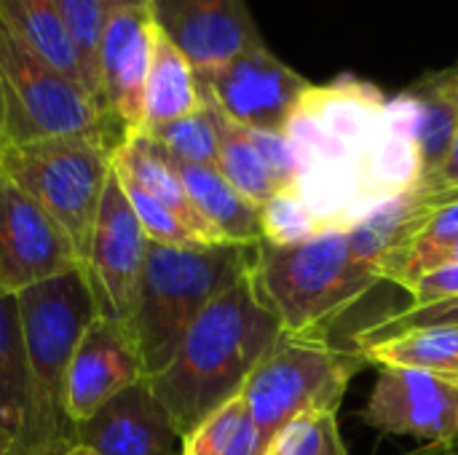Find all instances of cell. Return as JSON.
<instances>
[{"mask_svg": "<svg viewBox=\"0 0 458 455\" xmlns=\"http://www.w3.org/2000/svg\"><path fill=\"white\" fill-rule=\"evenodd\" d=\"M279 193H293L298 182V158L295 150L287 139V134H274V131H250Z\"/></svg>", "mask_w": 458, "mask_h": 455, "instance_id": "4dcf8cb0", "label": "cell"}, {"mask_svg": "<svg viewBox=\"0 0 458 455\" xmlns=\"http://www.w3.org/2000/svg\"><path fill=\"white\" fill-rule=\"evenodd\" d=\"M0 21L40 59L81 83L99 102L94 78L78 54L54 0H0Z\"/></svg>", "mask_w": 458, "mask_h": 455, "instance_id": "d6986e66", "label": "cell"}, {"mask_svg": "<svg viewBox=\"0 0 458 455\" xmlns=\"http://www.w3.org/2000/svg\"><path fill=\"white\" fill-rule=\"evenodd\" d=\"M177 172H180V180H182L196 212L207 220V225L217 233V239L223 244L255 247L263 239V233H260V206L247 201L217 172V166L177 164Z\"/></svg>", "mask_w": 458, "mask_h": 455, "instance_id": "ffe728a7", "label": "cell"}, {"mask_svg": "<svg viewBox=\"0 0 458 455\" xmlns=\"http://www.w3.org/2000/svg\"><path fill=\"white\" fill-rule=\"evenodd\" d=\"M201 107H204V97L199 88L196 70L180 54V48L156 27L153 56H150L148 80H145L142 131L185 118Z\"/></svg>", "mask_w": 458, "mask_h": 455, "instance_id": "7402d4cb", "label": "cell"}, {"mask_svg": "<svg viewBox=\"0 0 458 455\" xmlns=\"http://www.w3.org/2000/svg\"><path fill=\"white\" fill-rule=\"evenodd\" d=\"M30 416L27 357L16 295L0 292V455H24Z\"/></svg>", "mask_w": 458, "mask_h": 455, "instance_id": "44dd1931", "label": "cell"}, {"mask_svg": "<svg viewBox=\"0 0 458 455\" xmlns=\"http://www.w3.org/2000/svg\"><path fill=\"white\" fill-rule=\"evenodd\" d=\"M153 0H107L97 46L99 102L126 137L142 131L145 80L153 56Z\"/></svg>", "mask_w": 458, "mask_h": 455, "instance_id": "8fae6325", "label": "cell"}, {"mask_svg": "<svg viewBox=\"0 0 458 455\" xmlns=\"http://www.w3.org/2000/svg\"><path fill=\"white\" fill-rule=\"evenodd\" d=\"M357 351L368 365L416 370L458 386V327L411 330Z\"/></svg>", "mask_w": 458, "mask_h": 455, "instance_id": "603a6c76", "label": "cell"}, {"mask_svg": "<svg viewBox=\"0 0 458 455\" xmlns=\"http://www.w3.org/2000/svg\"><path fill=\"white\" fill-rule=\"evenodd\" d=\"M81 268V255L48 212L0 174V292L19 295Z\"/></svg>", "mask_w": 458, "mask_h": 455, "instance_id": "7c38bea8", "label": "cell"}, {"mask_svg": "<svg viewBox=\"0 0 458 455\" xmlns=\"http://www.w3.org/2000/svg\"><path fill=\"white\" fill-rule=\"evenodd\" d=\"M456 72H458V64H456Z\"/></svg>", "mask_w": 458, "mask_h": 455, "instance_id": "74e56055", "label": "cell"}, {"mask_svg": "<svg viewBox=\"0 0 458 455\" xmlns=\"http://www.w3.org/2000/svg\"><path fill=\"white\" fill-rule=\"evenodd\" d=\"M113 153L115 145L102 137H46L0 145V174L48 212L78 249L81 265L113 172Z\"/></svg>", "mask_w": 458, "mask_h": 455, "instance_id": "8992f818", "label": "cell"}, {"mask_svg": "<svg viewBox=\"0 0 458 455\" xmlns=\"http://www.w3.org/2000/svg\"><path fill=\"white\" fill-rule=\"evenodd\" d=\"M255 247H164L148 244L142 282L129 330L137 341L145 378L174 357L196 316L252 271Z\"/></svg>", "mask_w": 458, "mask_h": 455, "instance_id": "5b68a950", "label": "cell"}, {"mask_svg": "<svg viewBox=\"0 0 458 455\" xmlns=\"http://www.w3.org/2000/svg\"><path fill=\"white\" fill-rule=\"evenodd\" d=\"M118 180H121V188H123V193H126V198H129V204H131L145 236H148V241L164 244V247H209L191 228H185L182 220L166 204H161L156 196H150L140 185L123 180L121 174H118Z\"/></svg>", "mask_w": 458, "mask_h": 455, "instance_id": "83f0119b", "label": "cell"}, {"mask_svg": "<svg viewBox=\"0 0 458 455\" xmlns=\"http://www.w3.org/2000/svg\"><path fill=\"white\" fill-rule=\"evenodd\" d=\"M413 110V134L421 153L427 188L448 161L458 137V72L427 75L405 91Z\"/></svg>", "mask_w": 458, "mask_h": 455, "instance_id": "ac0fdd59", "label": "cell"}, {"mask_svg": "<svg viewBox=\"0 0 458 455\" xmlns=\"http://www.w3.org/2000/svg\"><path fill=\"white\" fill-rule=\"evenodd\" d=\"M437 455H458V434H456V440L448 445V448H443V451H435Z\"/></svg>", "mask_w": 458, "mask_h": 455, "instance_id": "d590c367", "label": "cell"}, {"mask_svg": "<svg viewBox=\"0 0 458 455\" xmlns=\"http://www.w3.org/2000/svg\"><path fill=\"white\" fill-rule=\"evenodd\" d=\"M252 282L263 306L287 335H325V327L384 282L346 231L298 244H255Z\"/></svg>", "mask_w": 458, "mask_h": 455, "instance_id": "277c9868", "label": "cell"}, {"mask_svg": "<svg viewBox=\"0 0 458 455\" xmlns=\"http://www.w3.org/2000/svg\"><path fill=\"white\" fill-rule=\"evenodd\" d=\"M16 306L30 389L24 455H64L78 445V426L67 416L70 359L97 316L83 265L19 292Z\"/></svg>", "mask_w": 458, "mask_h": 455, "instance_id": "3957f363", "label": "cell"}, {"mask_svg": "<svg viewBox=\"0 0 458 455\" xmlns=\"http://www.w3.org/2000/svg\"><path fill=\"white\" fill-rule=\"evenodd\" d=\"M260 233L268 244H298L319 236L322 228L295 193H279L260 206Z\"/></svg>", "mask_w": 458, "mask_h": 455, "instance_id": "f1b7e54d", "label": "cell"}, {"mask_svg": "<svg viewBox=\"0 0 458 455\" xmlns=\"http://www.w3.org/2000/svg\"><path fill=\"white\" fill-rule=\"evenodd\" d=\"M263 455H349L338 432V413L314 410L290 421Z\"/></svg>", "mask_w": 458, "mask_h": 455, "instance_id": "4316f807", "label": "cell"}, {"mask_svg": "<svg viewBox=\"0 0 458 455\" xmlns=\"http://www.w3.org/2000/svg\"><path fill=\"white\" fill-rule=\"evenodd\" d=\"M196 78L204 102L217 107L228 121L250 131L274 134L290 129L301 102L314 86L276 59L268 46L250 48Z\"/></svg>", "mask_w": 458, "mask_h": 455, "instance_id": "9c48e42d", "label": "cell"}, {"mask_svg": "<svg viewBox=\"0 0 458 455\" xmlns=\"http://www.w3.org/2000/svg\"><path fill=\"white\" fill-rule=\"evenodd\" d=\"M113 169L123 180L140 185L142 190L156 196L161 204H166L182 220V225L191 228L204 244H223L217 239V233L207 225V220L196 212V206L180 180L177 164L148 134L140 131V134L126 137L113 153Z\"/></svg>", "mask_w": 458, "mask_h": 455, "instance_id": "e0dca14e", "label": "cell"}, {"mask_svg": "<svg viewBox=\"0 0 458 455\" xmlns=\"http://www.w3.org/2000/svg\"><path fill=\"white\" fill-rule=\"evenodd\" d=\"M458 263V239L456 241H451L448 247H443V249H437V252H432V255H427L424 260H419L408 274H405V279L400 282V287L403 290H408L416 279H421L424 274H429V271H435V268H443V265H456Z\"/></svg>", "mask_w": 458, "mask_h": 455, "instance_id": "d6a6232c", "label": "cell"}, {"mask_svg": "<svg viewBox=\"0 0 458 455\" xmlns=\"http://www.w3.org/2000/svg\"><path fill=\"white\" fill-rule=\"evenodd\" d=\"M78 445L97 455H180L182 440L148 378L78 424Z\"/></svg>", "mask_w": 458, "mask_h": 455, "instance_id": "2e32d148", "label": "cell"}, {"mask_svg": "<svg viewBox=\"0 0 458 455\" xmlns=\"http://www.w3.org/2000/svg\"><path fill=\"white\" fill-rule=\"evenodd\" d=\"M5 126V97H3V78H0V134Z\"/></svg>", "mask_w": 458, "mask_h": 455, "instance_id": "e575fe53", "label": "cell"}, {"mask_svg": "<svg viewBox=\"0 0 458 455\" xmlns=\"http://www.w3.org/2000/svg\"><path fill=\"white\" fill-rule=\"evenodd\" d=\"M360 418L381 434L421 440L435 453L456 440L458 386L416 370L378 367Z\"/></svg>", "mask_w": 458, "mask_h": 455, "instance_id": "4fadbf2b", "label": "cell"}, {"mask_svg": "<svg viewBox=\"0 0 458 455\" xmlns=\"http://www.w3.org/2000/svg\"><path fill=\"white\" fill-rule=\"evenodd\" d=\"M148 134L158 147L169 153L177 164H193V166H217V150H220V134H217V118L212 105L204 102L201 110L169 121L164 126L142 131Z\"/></svg>", "mask_w": 458, "mask_h": 455, "instance_id": "484cf974", "label": "cell"}, {"mask_svg": "<svg viewBox=\"0 0 458 455\" xmlns=\"http://www.w3.org/2000/svg\"><path fill=\"white\" fill-rule=\"evenodd\" d=\"M443 188H458V137L456 142H454V150H451L448 161L443 164L437 177L424 190H443Z\"/></svg>", "mask_w": 458, "mask_h": 455, "instance_id": "836d02e7", "label": "cell"}, {"mask_svg": "<svg viewBox=\"0 0 458 455\" xmlns=\"http://www.w3.org/2000/svg\"><path fill=\"white\" fill-rule=\"evenodd\" d=\"M408 295L413 298V306L440 303V300L458 298V263L456 265H443V268H435V271L424 274L421 279H416L408 287Z\"/></svg>", "mask_w": 458, "mask_h": 455, "instance_id": "1f68e13d", "label": "cell"}, {"mask_svg": "<svg viewBox=\"0 0 458 455\" xmlns=\"http://www.w3.org/2000/svg\"><path fill=\"white\" fill-rule=\"evenodd\" d=\"M209 105V102H207ZM217 134H220V150H217V172L252 204L263 206L274 196H279V188L250 134V129L228 121L217 107Z\"/></svg>", "mask_w": 458, "mask_h": 455, "instance_id": "cb8c5ba5", "label": "cell"}, {"mask_svg": "<svg viewBox=\"0 0 458 455\" xmlns=\"http://www.w3.org/2000/svg\"><path fill=\"white\" fill-rule=\"evenodd\" d=\"M284 134L298 158L293 193L322 233L349 231L381 204L424 185L405 91L386 99L354 78L311 86Z\"/></svg>", "mask_w": 458, "mask_h": 455, "instance_id": "6da1fadb", "label": "cell"}, {"mask_svg": "<svg viewBox=\"0 0 458 455\" xmlns=\"http://www.w3.org/2000/svg\"><path fill=\"white\" fill-rule=\"evenodd\" d=\"M365 365L357 349H338L325 335L282 333L239 392L263 445L268 448L290 421L306 413H338L346 386Z\"/></svg>", "mask_w": 458, "mask_h": 455, "instance_id": "52a82bcc", "label": "cell"}, {"mask_svg": "<svg viewBox=\"0 0 458 455\" xmlns=\"http://www.w3.org/2000/svg\"><path fill=\"white\" fill-rule=\"evenodd\" d=\"M59 8V16L78 48V54L83 56L94 86H97V97H99V78H97V46H99V35L105 27V16H107V0H54ZM102 105V102H99ZM105 110V107H102Z\"/></svg>", "mask_w": 458, "mask_h": 455, "instance_id": "f546056e", "label": "cell"}, {"mask_svg": "<svg viewBox=\"0 0 458 455\" xmlns=\"http://www.w3.org/2000/svg\"><path fill=\"white\" fill-rule=\"evenodd\" d=\"M148 244L150 241L121 188L118 174L110 172L83 257V274L97 306V316L123 324L131 322Z\"/></svg>", "mask_w": 458, "mask_h": 455, "instance_id": "30bf717a", "label": "cell"}, {"mask_svg": "<svg viewBox=\"0 0 458 455\" xmlns=\"http://www.w3.org/2000/svg\"><path fill=\"white\" fill-rule=\"evenodd\" d=\"M145 381L137 341L129 324L94 316L75 343L67 373V416L78 426L102 405Z\"/></svg>", "mask_w": 458, "mask_h": 455, "instance_id": "9a60e30c", "label": "cell"}, {"mask_svg": "<svg viewBox=\"0 0 458 455\" xmlns=\"http://www.w3.org/2000/svg\"><path fill=\"white\" fill-rule=\"evenodd\" d=\"M0 78L5 97L3 145L46 137H102L118 147L126 139L123 129L102 110L91 91L40 59L3 21Z\"/></svg>", "mask_w": 458, "mask_h": 455, "instance_id": "ba28073f", "label": "cell"}, {"mask_svg": "<svg viewBox=\"0 0 458 455\" xmlns=\"http://www.w3.org/2000/svg\"><path fill=\"white\" fill-rule=\"evenodd\" d=\"M263 437L242 400L236 394L215 413H209L185 440L180 455H263Z\"/></svg>", "mask_w": 458, "mask_h": 455, "instance_id": "d4e9b609", "label": "cell"}, {"mask_svg": "<svg viewBox=\"0 0 458 455\" xmlns=\"http://www.w3.org/2000/svg\"><path fill=\"white\" fill-rule=\"evenodd\" d=\"M150 13L196 75L266 46L247 0H153Z\"/></svg>", "mask_w": 458, "mask_h": 455, "instance_id": "5bb4252c", "label": "cell"}, {"mask_svg": "<svg viewBox=\"0 0 458 455\" xmlns=\"http://www.w3.org/2000/svg\"><path fill=\"white\" fill-rule=\"evenodd\" d=\"M64 455H97L94 451H89V448H83V445H75L72 451H67Z\"/></svg>", "mask_w": 458, "mask_h": 455, "instance_id": "8d00e7d4", "label": "cell"}, {"mask_svg": "<svg viewBox=\"0 0 458 455\" xmlns=\"http://www.w3.org/2000/svg\"><path fill=\"white\" fill-rule=\"evenodd\" d=\"M279 335L276 319L255 290L252 271L196 316L169 365L148 378L180 440L242 392Z\"/></svg>", "mask_w": 458, "mask_h": 455, "instance_id": "7a4b0ae2", "label": "cell"}, {"mask_svg": "<svg viewBox=\"0 0 458 455\" xmlns=\"http://www.w3.org/2000/svg\"><path fill=\"white\" fill-rule=\"evenodd\" d=\"M0 145H3V142H0Z\"/></svg>", "mask_w": 458, "mask_h": 455, "instance_id": "f35d334b", "label": "cell"}]
</instances>
